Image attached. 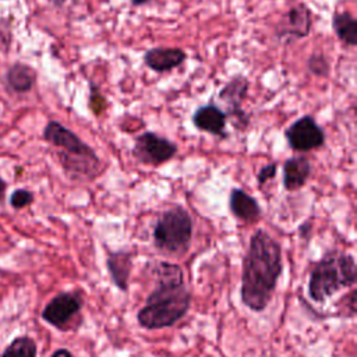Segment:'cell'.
Segmentation results:
<instances>
[{
	"label": "cell",
	"mask_w": 357,
	"mask_h": 357,
	"mask_svg": "<svg viewBox=\"0 0 357 357\" xmlns=\"http://www.w3.org/2000/svg\"><path fill=\"white\" fill-rule=\"evenodd\" d=\"M50 4H53L54 7H61V6H64L66 4V1L67 0H47Z\"/></svg>",
	"instance_id": "d4e9b609"
},
{
	"label": "cell",
	"mask_w": 357,
	"mask_h": 357,
	"mask_svg": "<svg viewBox=\"0 0 357 357\" xmlns=\"http://www.w3.org/2000/svg\"><path fill=\"white\" fill-rule=\"evenodd\" d=\"M276 170H278V165L275 162L264 165L258 170V173H257V183H258V185L262 187L268 180L273 178L276 176Z\"/></svg>",
	"instance_id": "44dd1931"
},
{
	"label": "cell",
	"mask_w": 357,
	"mask_h": 357,
	"mask_svg": "<svg viewBox=\"0 0 357 357\" xmlns=\"http://www.w3.org/2000/svg\"><path fill=\"white\" fill-rule=\"evenodd\" d=\"M178 152L177 144L153 131H144L135 137L132 158L145 166H160L172 160Z\"/></svg>",
	"instance_id": "8992f818"
},
{
	"label": "cell",
	"mask_w": 357,
	"mask_h": 357,
	"mask_svg": "<svg viewBox=\"0 0 357 357\" xmlns=\"http://www.w3.org/2000/svg\"><path fill=\"white\" fill-rule=\"evenodd\" d=\"M50 357H74V356H73V353H71L70 350H67V349H57V350H54V351L52 353Z\"/></svg>",
	"instance_id": "7402d4cb"
},
{
	"label": "cell",
	"mask_w": 357,
	"mask_h": 357,
	"mask_svg": "<svg viewBox=\"0 0 357 357\" xmlns=\"http://www.w3.org/2000/svg\"><path fill=\"white\" fill-rule=\"evenodd\" d=\"M287 145L297 152H311L325 145V131L314 116L304 114L284 128Z\"/></svg>",
	"instance_id": "ba28073f"
},
{
	"label": "cell",
	"mask_w": 357,
	"mask_h": 357,
	"mask_svg": "<svg viewBox=\"0 0 357 357\" xmlns=\"http://www.w3.org/2000/svg\"><path fill=\"white\" fill-rule=\"evenodd\" d=\"M6 188H7V183L0 177V199L3 198V195L6 192Z\"/></svg>",
	"instance_id": "cb8c5ba5"
},
{
	"label": "cell",
	"mask_w": 357,
	"mask_h": 357,
	"mask_svg": "<svg viewBox=\"0 0 357 357\" xmlns=\"http://www.w3.org/2000/svg\"><path fill=\"white\" fill-rule=\"evenodd\" d=\"M155 0H130V4L132 7H141V6H146V4H151L153 3Z\"/></svg>",
	"instance_id": "603a6c76"
},
{
	"label": "cell",
	"mask_w": 357,
	"mask_h": 357,
	"mask_svg": "<svg viewBox=\"0 0 357 357\" xmlns=\"http://www.w3.org/2000/svg\"><path fill=\"white\" fill-rule=\"evenodd\" d=\"M307 70L315 77H328L331 73V63L324 53H312L307 59Z\"/></svg>",
	"instance_id": "d6986e66"
},
{
	"label": "cell",
	"mask_w": 357,
	"mask_h": 357,
	"mask_svg": "<svg viewBox=\"0 0 357 357\" xmlns=\"http://www.w3.org/2000/svg\"><path fill=\"white\" fill-rule=\"evenodd\" d=\"M35 81H36L35 70L24 63H15L7 71V84L14 92H18V93L28 92L29 89H32Z\"/></svg>",
	"instance_id": "e0dca14e"
},
{
	"label": "cell",
	"mask_w": 357,
	"mask_h": 357,
	"mask_svg": "<svg viewBox=\"0 0 357 357\" xmlns=\"http://www.w3.org/2000/svg\"><path fill=\"white\" fill-rule=\"evenodd\" d=\"M42 137L46 142L59 149V153L73 155V156H85V158H98L96 152L91 145L84 142L74 131L63 126L56 120H50L42 132Z\"/></svg>",
	"instance_id": "30bf717a"
},
{
	"label": "cell",
	"mask_w": 357,
	"mask_h": 357,
	"mask_svg": "<svg viewBox=\"0 0 357 357\" xmlns=\"http://www.w3.org/2000/svg\"><path fill=\"white\" fill-rule=\"evenodd\" d=\"M33 202V194L29 190L25 188H18L14 190L10 195V205L14 209H22Z\"/></svg>",
	"instance_id": "ffe728a7"
},
{
	"label": "cell",
	"mask_w": 357,
	"mask_h": 357,
	"mask_svg": "<svg viewBox=\"0 0 357 357\" xmlns=\"http://www.w3.org/2000/svg\"><path fill=\"white\" fill-rule=\"evenodd\" d=\"M84 298L79 290L57 293L42 310V319L50 326L61 331H75L82 321Z\"/></svg>",
	"instance_id": "5b68a950"
},
{
	"label": "cell",
	"mask_w": 357,
	"mask_h": 357,
	"mask_svg": "<svg viewBox=\"0 0 357 357\" xmlns=\"http://www.w3.org/2000/svg\"><path fill=\"white\" fill-rule=\"evenodd\" d=\"M356 280L357 265L354 257L339 250H329L310 271L308 296L312 301L321 304L340 289L353 287Z\"/></svg>",
	"instance_id": "3957f363"
},
{
	"label": "cell",
	"mask_w": 357,
	"mask_h": 357,
	"mask_svg": "<svg viewBox=\"0 0 357 357\" xmlns=\"http://www.w3.org/2000/svg\"><path fill=\"white\" fill-rule=\"evenodd\" d=\"M187 59V53L180 47H151L144 56V64L155 73H169L181 66Z\"/></svg>",
	"instance_id": "7c38bea8"
},
{
	"label": "cell",
	"mask_w": 357,
	"mask_h": 357,
	"mask_svg": "<svg viewBox=\"0 0 357 357\" xmlns=\"http://www.w3.org/2000/svg\"><path fill=\"white\" fill-rule=\"evenodd\" d=\"M332 29L342 43L354 47L357 45V20L347 11H336L332 15Z\"/></svg>",
	"instance_id": "2e32d148"
},
{
	"label": "cell",
	"mask_w": 357,
	"mask_h": 357,
	"mask_svg": "<svg viewBox=\"0 0 357 357\" xmlns=\"http://www.w3.org/2000/svg\"><path fill=\"white\" fill-rule=\"evenodd\" d=\"M106 268L113 284L120 291L126 293L128 290L130 275L132 271V254L124 250L109 252L106 258Z\"/></svg>",
	"instance_id": "9a60e30c"
},
{
	"label": "cell",
	"mask_w": 357,
	"mask_h": 357,
	"mask_svg": "<svg viewBox=\"0 0 357 357\" xmlns=\"http://www.w3.org/2000/svg\"><path fill=\"white\" fill-rule=\"evenodd\" d=\"M152 271L156 284L137 314L139 326L149 331L173 326L188 312L191 305V293L178 265L158 261L152 264Z\"/></svg>",
	"instance_id": "7a4b0ae2"
},
{
	"label": "cell",
	"mask_w": 357,
	"mask_h": 357,
	"mask_svg": "<svg viewBox=\"0 0 357 357\" xmlns=\"http://www.w3.org/2000/svg\"><path fill=\"white\" fill-rule=\"evenodd\" d=\"M282 271L280 243L266 230L257 229L243 258L241 303L251 311H264L272 300Z\"/></svg>",
	"instance_id": "6da1fadb"
},
{
	"label": "cell",
	"mask_w": 357,
	"mask_h": 357,
	"mask_svg": "<svg viewBox=\"0 0 357 357\" xmlns=\"http://www.w3.org/2000/svg\"><path fill=\"white\" fill-rule=\"evenodd\" d=\"M312 29V11L305 3H297L287 8L275 26V39L294 42L307 38Z\"/></svg>",
	"instance_id": "9c48e42d"
},
{
	"label": "cell",
	"mask_w": 357,
	"mask_h": 357,
	"mask_svg": "<svg viewBox=\"0 0 357 357\" xmlns=\"http://www.w3.org/2000/svg\"><path fill=\"white\" fill-rule=\"evenodd\" d=\"M312 166L304 155L290 156L283 162V187L287 191L303 188L311 177Z\"/></svg>",
	"instance_id": "5bb4252c"
},
{
	"label": "cell",
	"mask_w": 357,
	"mask_h": 357,
	"mask_svg": "<svg viewBox=\"0 0 357 357\" xmlns=\"http://www.w3.org/2000/svg\"><path fill=\"white\" fill-rule=\"evenodd\" d=\"M192 126L201 131L206 132L219 138H227L229 134L226 131L227 124V116L225 110H222L218 105L213 102H209L206 105H202L195 109L191 117Z\"/></svg>",
	"instance_id": "8fae6325"
},
{
	"label": "cell",
	"mask_w": 357,
	"mask_h": 357,
	"mask_svg": "<svg viewBox=\"0 0 357 357\" xmlns=\"http://www.w3.org/2000/svg\"><path fill=\"white\" fill-rule=\"evenodd\" d=\"M36 356H38L36 342L26 335L14 337L1 353V357H36Z\"/></svg>",
	"instance_id": "ac0fdd59"
},
{
	"label": "cell",
	"mask_w": 357,
	"mask_h": 357,
	"mask_svg": "<svg viewBox=\"0 0 357 357\" xmlns=\"http://www.w3.org/2000/svg\"><path fill=\"white\" fill-rule=\"evenodd\" d=\"M229 209L234 218L244 223H255L262 216L259 202L238 187H233L229 192Z\"/></svg>",
	"instance_id": "4fadbf2b"
},
{
	"label": "cell",
	"mask_w": 357,
	"mask_h": 357,
	"mask_svg": "<svg viewBox=\"0 0 357 357\" xmlns=\"http://www.w3.org/2000/svg\"><path fill=\"white\" fill-rule=\"evenodd\" d=\"M192 218L181 205L163 211L152 229L153 245L170 255H183L190 248L192 238Z\"/></svg>",
	"instance_id": "277c9868"
},
{
	"label": "cell",
	"mask_w": 357,
	"mask_h": 357,
	"mask_svg": "<svg viewBox=\"0 0 357 357\" xmlns=\"http://www.w3.org/2000/svg\"><path fill=\"white\" fill-rule=\"evenodd\" d=\"M248 89L250 81L244 75L237 74L231 77L218 92L219 100L226 105L225 113L227 120H230L237 130H245L250 126V116L243 107Z\"/></svg>",
	"instance_id": "52a82bcc"
}]
</instances>
